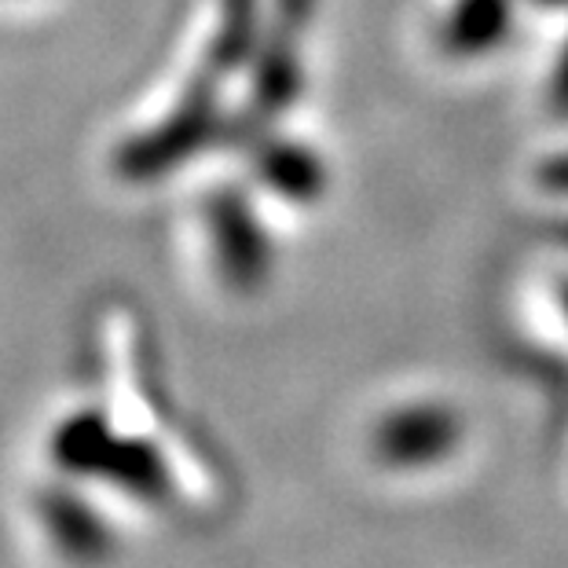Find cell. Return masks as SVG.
Listing matches in <instances>:
<instances>
[{"instance_id": "9", "label": "cell", "mask_w": 568, "mask_h": 568, "mask_svg": "<svg viewBox=\"0 0 568 568\" xmlns=\"http://www.w3.org/2000/svg\"><path fill=\"white\" fill-rule=\"evenodd\" d=\"M547 100H550V111H554V114H558V118H568V44H565V52H561V59H558V67H554Z\"/></svg>"}, {"instance_id": "7", "label": "cell", "mask_w": 568, "mask_h": 568, "mask_svg": "<svg viewBox=\"0 0 568 568\" xmlns=\"http://www.w3.org/2000/svg\"><path fill=\"white\" fill-rule=\"evenodd\" d=\"M253 162H257L261 184L272 187L280 199L316 202L323 195V184H326L323 162L308 148H301V143L264 136L257 148H253Z\"/></svg>"}, {"instance_id": "2", "label": "cell", "mask_w": 568, "mask_h": 568, "mask_svg": "<svg viewBox=\"0 0 568 568\" xmlns=\"http://www.w3.org/2000/svg\"><path fill=\"white\" fill-rule=\"evenodd\" d=\"M48 455L70 480H100L143 506H165L176 495V474L151 437L122 433L103 407H78L55 422Z\"/></svg>"}, {"instance_id": "1", "label": "cell", "mask_w": 568, "mask_h": 568, "mask_svg": "<svg viewBox=\"0 0 568 568\" xmlns=\"http://www.w3.org/2000/svg\"><path fill=\"white\" fill-rule=\"evenodd\" d=\"M250 67V52L243 44L210 33L202 52V63L195 67L191 81L180 89L176 103L159 118L154 125L132 136L114 151L118 176L129 184H154L180 165L195 159L199 151L210 148L213 140H224V106L221 89L239 70Z\"/></svg>"}, {"instance_id": "6", "label": "cell", "mask_w": 568, "mask_h": 568, "mask_svg": "<svg viewBox=\"0 0 568 568\" xmlns=\"http://www.w3.org/2000/svg\"><path fill=\"white\" fill-rule=\"evenodd\" d=\"M38 521L55 554H63L70 565L92 568L111 558L114 528L81 488H48L38 499Z\"/></svg>"}, {"instance_id": "4", "label": "cell", "mask_w": 568, "mask_h": 568, "mask_svg": "<svg viewBox=\"0 0 568 568\" xmlns=\"http://www.w3.org/2000/svg\"><path fill=\"white\" fill-rule=\"evenodd\" d=\"M463 444V418L452 404L418 400L385 410L371 433V455L393 474H426L444 466Z\"/></svg>"}, {"instance_id": "10", "label": "cell", "mask_w": 568, "mask_h": 568, "mask_svg": "<svg viewBox=\"0 0 568 568\" xmlns=\"http://www.w3.org/2000/svg\"><path fill=\"white\" fill-rule=\"evenodd\" d=\"M539 180L547 187H554V191H565L568 195V154H561V159H550V162H542V169H539Z\"/></svg>"}, {"instance_id": "8", "label": "cell", "mask_w": 568, "mask_h": 568, "mask_svg": "<svg viewBox=\"0 0 568 568\" xmlns=\"http://www.w3.org/2000/svg\"><path fill=\"white\" fill-rule=\"evenodd\" d=\"M510 33V0H455L444 27V44L452 55H488Z\"/></svg>"}, {"instance_id": "11", "label": "cell", "mask_w": 568, "mask_h": 568, "mask_svg": "<svg viewBox=\"0 0 568 568\" xmlns=\"http://www.w3.org/2000/svg\"><path fill=\"white\" fill-rule=\"evenodd\" d=\"M547 4H561V0H547Z\"/></svg>"}, {"instance_id": "3", "label": "cell", "mask_w": 568, "mask_h": 568, "mask_svg": "<svg viewBox=\"0 0 568 568\" xmlns=\"http://www.w3.org/2000/svg\"><path fill=\"white\" fill-rule=\"evenodd\" d=\"M312 19V0H275L268 27L261 30V44L253 52V78L246 106L224 129V143L239 151H253L264 136H272V125L294 106L305 81L301 44Z\"/></svg>"}, {"instance_id": "5", "label": "cell", "mask_w": 568, "mask_h": 568, "mask_svg": "<svg viewBox=\"0 0 568 568\" xmlns=\"http://www.w3.org/2000/svg\"><path fill=\"white\" fill-rule=\"evenodd\" d=\"M205 224H210L213 261L221 268L224 286L239 290V294L261 290L272 272V243L250 199L235 187L216 191L205 205Z\"/></svg>"}]
</instances>
